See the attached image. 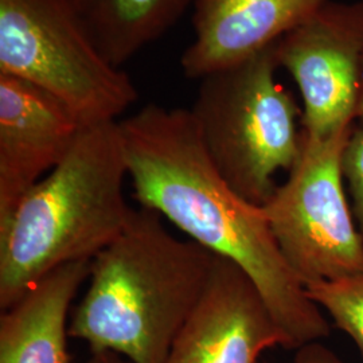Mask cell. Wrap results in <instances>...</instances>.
<instances>
[{
	"label": "cell",
	"mask_w": 363,
	"mask_h": 363,
	"mask_svg": "<svg viewBox=\"0 0 363 363\" xmlns=\"http://www.w3.org/2000/svg\"><path fill=\"white\" fill-rule=\"evenodd\" d=\"M118 123L139 205L247 273L289 349L328 337V319L286 262L264 208L235 194L223 181L190 109L150 104Z\"/></svg>",
	"instance_id": "1"
},
{
	"label": "cell",
	"mask_w": 363,
	"mask_h": 363,
	"mask_svg": "<svg viewBox=\"0 0 363 363\" xmlns=\"http://www.w3.org/2000/svg\"><path fill=\"white\" fill-rule=\"evenodd\" d=\"M216 256L169 233L154 210H132L125 229L91 259L69 335L86 342L91 354L164 362L208 288Z\"/></svg>",
	"instance_id": "2"
},
{
	"label": "cell",
	"mask_w": 363,
	"mask_h": 363,
	"mask_svg": "<svg viewBox=\"0 0 363 363\" xmlns=\"http://www.w3.org/2000/svg\"><path fill=\"white\" fill-rule=\"evenodd\" d=\"M120 123L85 127L65 159L21 199L0 228V308L54 269L93 259L130 220Z\"/></svg>",
	"instance_id": "3"
},
{
	"label": "cell",
	"mask_w": 363,
	"mask_h": 363,
	"mask_svg": "<svg viewBox=\"0 0 363 363\" xmlns=\"http://www.w3.org/2000/svg\"><path fill=\"white\" fill-rule=\"evenodd\" d=\"M279 40L237 65L199 79L190 109L214 167L235 194L264 206L279 171L303 150V111L276 79Z\"/></svg>",
	"instance_id": "4"
},
{
	"label": "cell",
	"mask_w": 363,
	"mask_h": 363,
	"mask_svg": "<svg viewBox=\"0 0 363 363\" xmlns=\"http://www.w3.org/2000/svg\"><path fill=\"white\" fill-rule=\"evenodd\" d=\"M0 73L57 97L84 127L117 121L138 100L93 43L69 0H0Z\"/></svg>",
	"instance_id": "5"
},
{
	"label": "cell",
	"mask_w": 363,
	"mask_h": 363,
	"mask_svg": "<svg viewBox=\"0 0 363 363\" xmlns=\"http://www.w3.org/2000/svg\"><path fill=\"white\" fill-rule=\"evenodd\" d=\"M354 128L325 140L303 133L296 164L262 206L286 262L304 286L363 272V238L342 172L343 150Z\"/></svg>",
	"instance_id": "6"
},
{
	"label": "cell",
	"mask_w": 363,
	"mask_h": 363,
	"mask_svg": "<svg viewBox=\"0 0 363 363\" xmlns=\"http://www.w3.org/2000/svg\"><path fill=\"white\" fill-rule=\"evenodd\" d=\"M279 62L298 84L301 130L325 140L354 125L363 78V0L328 1L279 40Z\"/></svg>",
	"instance_id": "7"
},
{
	"label": "cell",
	"mask_w": 363,
	"mask_h": 363,
	"mask_svg": "<svg viewBox=\"0 0 363 363\" xmlns=\"http://www.w3.org/2000/svg\"><path fill=\"white\" fill-rule=\"evenodd\" d=\"M289 349L252 279L216 256L208 288L163 363H257L264 351Z\"/></svg>",
	"instance_id": "8"
},
{
	"label": "cell",
	"mask_w": 363,
	"mask_h": 363,
	"mask_svg": "<svg viewBox=\"0 0 363 363\" xmlns=\"http://www.w3.org/2000/svg\"><path fill=\"white\" fill-rule=\"evenodd\" d=\"M84 128L50 93L0 73V228L27 191L65 159Z\"/></svg>",
	"instance_id": "9"
},
{
	"label": "cell",
	"mask_w": 363,
	"mask_h": 363,
	"mask_svg": "<svg viewBox=\"0 0 363 363\" xmlns=\"http://www.w3.org/2000/svg\"><path fill=\"white\" fill-rule=\"evenodd\" d=\"M331 0H195L184 76L202 79L280 40Z\"/></svg>",
	"instance_id": "10"
},
{
	"label": "cell",
	"mask_w": 363,
	"mask_h": 363,
	"mask_svg": "<svg viewBox=\"0 0 363 363\" xmlns=\"http://www.w3.org/2000/svg\"><path fill=\"white\" fill-rule=\"evenodd\" d=\"M91 259L65 264L31 286L0 316V363H73L69 310L91 274Z\"/></svg>",
	"instance_id": "11"
},
{
	"label": "cell",
	"mask_w": 363,
	"mask_h": 363,
	"mask_svg": "<svg viewBox=\"0 0 363 363\" xmlns=\"http://www.w3.org/2000/svg\"><path fill=\"white\" fill-rule=\"evenodd\" d=\"M105 58L121 67L166 34L195 0H69Z\"/></svg>",
	"instance_id": "12"
},
{
	"label": "cell",
	"mask_w": 363,
	"mask_h": 363,
	"mask_svg": "<svg viewBox=\"0 0 363 363\" xmlns=\"http://www.w3.org/2000/svg\"><path fill=\"white\" fill-rule=\"evenodd\" d=\"M312 301L354 340L363 355V272L306 286Z\"/></svg>",
	"instance_id": "13"
},
{
	"label": "cell",
	"mask_w": 363,
	"mask_h": 363,
	"mask_svg": "<svg viewBox=\"0 0 363 363\" xmlns=\"http://www.w3.org/2000/svg\"><path fill=\"white\" fill-rule=\"evenodd\" d=\"M343 178L349 183L352 211L363 238V128H354L342 155Z\"/></svg>",
	"instance_id": "14"
},
{
	"label": "cell",
	"mask_w": 363,
	"mask_h": 363,
	"mask_svg": "<svg viewBox=\"0 0 363 363\" xmlns=\"http://www.w3.org/2000/svg\"><path fill=\"white\" fill-rule=\"evenodd\" d=\"M291 363H349L322 342H312L296 349Z\"/></svg>",
	"instance_id": "15"
},
{
	"label": "cell",
	"mask_w": 363,
	"mask_h": 363,
	"mask_svg": "<svg viewBox=\"0 0 363 363\" xmlns=\"http://www.w3.org/2000/svg\"><path fill=\"white\" fill-rule=\"evenodd\" d=\"M86 363H130L128 359L124 357L118 355L116 352L111 351H104V352H93L91 358L86 361Z\"/></svg>",
	"instance_id": "16"
},
{
	"label": "cell",
	"mask_w": 363,
	"mask_h": 363,
	"mask_svg": "<svg viewBox=\"0 0 363 363\" xmlns=\"http://www.w3.org/2000/svg\"><path fill=\"white\" fill-rule=\"evenodd\" d=\"M357 118L361 120L363 123V78H362V89H361V97H359V103H358V109H357Z\"/></svg>",
	"instance_id": "17"
}]
</instances>
